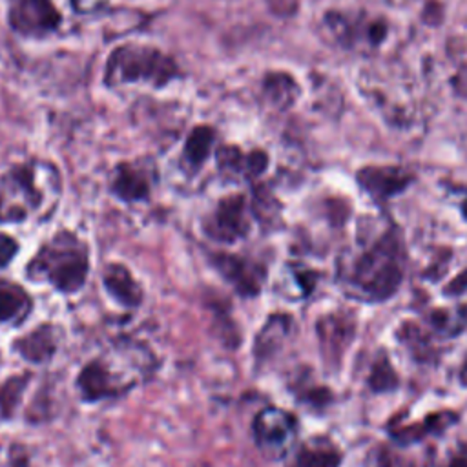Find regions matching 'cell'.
<instances>
[{
    "label": "cell",
    "mask_w": 467,
    "mask_h": 467,
    "mask_svg": "<svg viewBox=\"0 0 467 467\" xmlns=\"http://www.w3.org/2000/svg\"><path fill=\"white\" fill-rule=\"evenodd\" d=\"M358 179L376 201H385L409 184L410 173L396 166H368L358 173Z\"/></svg>",
    "instance_id": "8fae6325"
},
{
    "label": "cell",
    "mask_w": 467,
    "mask_h": 467,
    "mask_svg": "<svg viewBox=\"0 0 467 467\" xmlns=\"http://www.w3.org/2000/svg\"><path fill=\"white\" fill-rule=\"evenodd\" d=\"M179 77L175 60L161 49L146 44H124L115 47L104 67V82L111 88L142 82L162 88Z\"/></svg>",
    "instance_id": "277c9868"
},
{
    "label": "cell",
    "mask_w": 467,
    "mask_h": 467,
    "mask_svg": "<svg viewBox=\"0 0 467 467\" xmlns=\"http://www.w3.org/2000/svg\"><path fill=\"white\" fill-rule=\"evenodd\" d=\"M215 162L217 168L228 177L254 179L266 170L268 157L261 150H252L244 153L237 146L228 144L215 150Z\"/></svg>",
    "instance_id": "30bf717a"
},
{
    "label": "cell",
    "mask_w": 467,
    "mask_h": 467,
    "mask_svg": "<svg viewBox=\"0 0 467 467\" xmlns=\"http://www.w3.org/2000/svg\"><path fill=\"white\" fill-rule=\"evenodd\" d=\"M263 93L274 108L286 109L297 99L299 89H297V84L294 82V78L290 75H286V73H270V75H266V78L263 82Z\"/></svg>",
    "instance_id": "ac0fdd59"
},
{
    "label": "cell",
    "mask_w": 467,
    "mask_h": 467,
    "mask_svg": "<svg viewBox=\"0 0 467 467\" xmlns=\"http://www.w3.org/2000/svg\"><path fill=\"white\" fill-rule=\"evenodd\" d=\"M9 26L22 36H44L53 33L62 15L53 0H11Z\"/></svg>",
    "instance_id": "ba28073f"
},
{
    "label": "cell",
    "mask_w": 467,
    "mask_h": 467,
    "mask_svg": "<svg viewBox=\"0 0 467 467\" xmlns=\"http://www.w3.org/2000/svg\"><path fill=\"white\" fill-rule=\"evenodd\" d=\"M368 383L374 390H387V389H392L396 385V374L394 370L390 368L389 361L387 359H379L374 368H372V374L368 378Z\"/></svg>",
    "instance_id": "7402d4cb"
},
{
    "label": "cell",
    "mask_w": 467,
    "mask_h": 467,
    "mask_svg": "<svg viewBox=\"0 0 467 467\" xmlns=\"http://www.w3.org/2000/svg\"><path fill=\"white\" fill-rule=\"evenodd\" d=\"M109 188L120 201H144L151 192V175L139 164L122 162L115 168Z\"/></svg>",
    "instance_id": "7c38bea8"
},
{
    "label": "cell",
    "mask_w": 467,
    "mask_h": 467,
    "mask_svg": "<svg viewBox=\"0 0 467 467\" xmlns=\"http://www.w3.org/2000/svg\"><path fill=\"white\" fill-rule=\"evenodd\" d=\"M58 347V328L53 325H40L24 337L15 341V350L31 363H46L53 358Z\"/></svg>",
    "instance_id": "5bb4252c"
},
{
    "label": "cell",
    "mask_w": 467,
    "mask_h": 467,
    "mask_svg": "<svg viewBox=\"0 0 467 467\" xmlns=\"http://www.w3.org/2000/svg\"><path fill=\"white\" fill-rule=\"evenodd\" d=\"M212 263L241 296H255L261 290L265 268L259 263L235 254H213Z\"/></svg>",
    "instance_id": "9c48e42d"
},
{
    "label": "cell",
    "mask_w": 467,
    "mask_h": 467,
    "mask_svg": "<svg viewBox=\"0 0 467 467\" xmlns=\"http://www.w3.org/2000/svg\"><path fill=\"white\" fill-rule=\"evenodd\" d=\"M18 252V244L13 237L0 232V268L7 266Z\"/></svg>",
    "instance_id": "cb8c5ba5"
},
{
    "label": "cell",
    "mask_w": 467,
    "mask_h": 467,
    "mask_svg": "<svg viewBox=\"0 0 467 467\" xmlns=\"http://www.w3.org/2000/svg\"><path fill=\"white\" fill-rule=\"evenodd\" d=\"M462 212H463V215H465V219H467V197H465V201H463V204H462Z\"/></svg>",
    "instance_id": "83f0119b"
},
{
    "label": "cell",
    "mask_w": 467,
    "mask_h": 467,
    "mask_svg": "<svg viewBox=\"0 0 467 467\" xmlns=\"http://www.w3.org/2000/svg\"><path fill=\"white\" fill-rule=\"evenodd\" d=\"M462 381L467 383V359H465V363H463V367H462Z\"/></svg>",
    "instance_id": "4316f807"
},
{
    "label": "cell",
    "mask_w": 467,
    "mask_h": 467,
    "mask_svg": "<svg viewBox=\"0 0 467 467\" xmlns=\"http://www.w3.org/2000/svg\"><path fill=\"white\" fill-rule=\"evenodd\" d=\"M206 237L217 243H235L250 232V208L244 195L223 197L202 221Z\"/></svg>",
    "instance_id": "52a82bcc"
},
{
    "label": "cell",
    "mask_w": 467,
    "mask_h": 467,
    "mask_svg": "<svg viewBox=\"0 0 467 467\" xmlns=\"http://www.w3.org/2000/svg\"><path fill=\"white\" fill-rule=\"evenodd\" d=\"M215 131L210 126H197L184 142L182 162L190 171H197L212 153Z\"/></svg>",
    "instance_id": "e0dca14e"
},
{
    "label": "cell",
    "mask_w": 467,
    "mask_h": 467,
    "mask_svg": "<svg viewBox=\"0 0 467 467\" xmlns=\"http://www.w3.org/2000/svg\"><path fill=\"white\" fill-rule=\"evenodd\" d=\"M104 288L108 294L124 306H139L142 301V288L133 279L130 270L124 265H109L104 270Z\"/></svg>",
    "instance_id": "2e32d148"
},
{
    "label": "cell",
    "mask_w": 467,
    "mask_h": 467,
    "mask_svg": "<svg viewBox=\"0 0 467 467\" xmlns=\"http://www.w3.org/2000/svg\"><path fill=\"white\" fill-rule=\"evenodd\" d=\"M58 170L40 159L9 161L0 166V223L20 224L47 219L60 197Z\"/></svg>",
    "instance_id": "6da1fadb"
},
{
    "label": "cell",
    "mask_w": 467,
    "mask_h": 467,
    "mask_svg": "<svg viewBox=\"0 0 467 467\" xmlns=\"http://www.w3.org/2000/svg\"><path fill=\"white\" fill-rule=\"evenodd\" d=\"M268 7L277 16H290L297 9V0H268Z\"/></svg>",
    "instance_id": "d4e9b609"
},
{
    "label": "cell",
    "mask_w": 467,
    "mask_h": 467,
    "mask_svg": "<svg viewBox=\"0 0 467 467\" xmlns=\"http://www.w3.org/2000/svg\"><path fill=\"white\" fill-rule=\"evenodd\" d=\"M350 281L367 297L387 299L401 281V252L392 234L383 235L354 265Z\"/></svg>",
    "instance_id": "5b68a950"
},
{
    "label": "cell",
    "mask_w": 467,
    "mask_h": 467,
    "mask_svg": "<svg viewBox=\"0 0 467 467\" xmlns=\"http://www.w3.org/2000/svg\"><path fill=\"white\" fill-rule=\"evenodd\" d=\"M372 463H374V467H407L405 458L394 454L392 451H389L385 447L376 451V454L372 458Z\"/></svg>",
    "instance_id": "603a6c76"
},
{
    "label": "cell",
    "mask_w": 467,
    "mask_h": 467,
    "mask_svg": "<svg viewBox=\"0 0 467 467\" xmlns=\"http://www.w3.org/2000/svg\"><path fill=\"white\" fill-rule=\"evenodd\" d=\"M33 308L31 296L15 281L0 279V327L22 325Z\"/></svg>",
    "instance_id": "9a60e30c"
},
{
    "label": "cell",
    "mask_w": 467,
    "mask_h": 467,
    "mask_svg": "<svg viewBox=\"0 0 467 467\" xmlns=\"http://www.w3.org/2000/svg\"><path fill=\"white\" fill-rule=\"evenodd\" d=\"M339 454L328 443L303 445L288 467H337Z\"/></svg>",
    "instance_id": "d6986e66"
},
{
    "label": "cell",
    "mask_w": 467,
    "mask_h": 467,
    "mask_svg": "<svg viewBox=\"0 0 467 467\" xmlns=\"http://www.w3.org/2000/svg\"><path fill=\"white\" fill-rule=\"evenodd\" d=\"M155 372V354L142 343L124 339L91 359L77 378L86 401L119 398L148 381Z\"/></svg>",
    "instance_id": "7a4b0ae2"
},
{
    "label": "cell",
    "mask_w": 467,
    "mask_h": 467,
    "mask_svg": "<svg viewBox=\"0 0 467 467\" xmlns=\"http://www.w3.org/2000/svg\"><path fill=\"white\" fill-rule=\"evenodd\" d=\"M449 467H467V445H462L449 462Z\"/></svg>",
    "instance_id": "484cf974"
},
{
    "label": "cell",
    "mask_w": 467,
    "mask_h": 467,
    "mask_svg": "<svg viewBox=\"0 0 467 467\" xmlns=\"http://www.w3.org/2000/svg\"><path fill=\"white\" fill-rule=\"evenodd\" d=\"M321 347L328 359H339L354 336V323L348 316L332 314L317 323Z\"/></svg>",
    "instance_id": "4fadbf2b"
},
{
    "label": "cell",
    "mask_w": 467,
    "mask_h": 467,
    "mask_svg": "<svg viewBox=\"0 0 467 467\" xmlns=\"http://www.w3.org/2000/svg\"><path fill=\"white\" fill-rule=\"evenodd\" d=\"M27 378L22 376H15L11 379H7L2 387H0V409L4 414H11L13 407L16 405V398L20 394V390H24Z\"/></svg>",
    "instance_id": "44dd1931"
},
{
    "label": "cell",
    "mask_w": 467,
    "mask_h": 467,
    "mask_svg": "<svg viewBox=\"0 0 467 467\" xmlns=\"http://www.w3.org/2000/svg\"><path fill=\"white\" fill-rule=\"evenodd\" d=\"M252 432L257 449L268 460H283L294 447L297 421L294 414L279 407H265L252 421Z\"/></svg>",
    "instance_id": "8992f818"
},
{
    "label": "cell",
    "mask_w": 467,
    "mask_h": 467,
    "mask_svg": "<svg viewBox=\"0 0 467 467\" xmlns=\"http://www.w3.org/2000/svg\"><path fill=\"white\" fill-rule=\"evenodd\" d=\"M454 420V414L451 412H445V414H432L429 416L425 421L418 423V425H410L400 432H396V438L400 441H414V440H420L421 436H425L427 432H436V431H441L445 429L451 421Z\"/></svg>",
    "instance_id": "ffe728a7"
},
{
    "label": "cell",
    "mask_w": 467,
    "mask_h": 467,
    "mask_svg": "<svg viewBox=\"0 0 467 467\" xmlns=\"http://www.w3.org/2000/svg\"><path fill=\"white\" fill-rule=\"evenodd\" d=\"M89 272V248L71 232H58L47 239L27 263L31 281L47 283L53 288L73 294L82 288Z\"/></svg>",
    "instance_id": "3957f363"
}]
</instances>
